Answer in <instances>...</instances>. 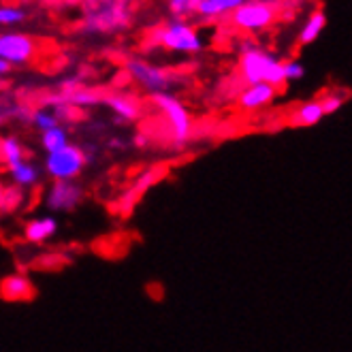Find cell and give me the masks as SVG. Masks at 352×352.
<instances>
[{"instance_id":"1","label":"cell","mask_w":352,"mask_h":352,"mask_svg":"<svg viewBox=\"0 0 352 352\" xmlns=\"http://www.w3.org/2000/svg\"><path fill=\"white\" fill-rule=\"evenodd\" d=\"M239 77L245 86H254V84H269L276 90L282 88L284 81V62L265 52L258 45L252 43H243L241 45V56H239Z\"/></svg>"},{"instance_id":"2","label":"cell","mask_w":352,"mask_h":352,"mask_svg":"<svg viewBox=\"0 0 352 352\" xmlns=\"http://www.w3.org/2000/svg\"><path fill=\"white\" fill-rule=\"evenodd\" d=\"M131 5L129 0H92L84 17V30L90 34H111L129 26Z\"/></svg>"},{"instance_id":"3","label":"cell","mask_w":352,"mask_h":352,"mask_svg":"<svg viewBox=\"0 0 352 352\" xmlns=\"http://www.w3.org/2000/svg\"><path fill=\"white\" fill-rule=\"evenodd\" d=\"M152 41L162 50L173 54H186V56H195L205 47L199 30L192 24L184 22V19H171L164 26L156 28L152 32Z\"/></svg>"},{"instance_id":"4","label":"cell","mask_w":352,"mask_h":352,"mask_svg":"<svg viewBox=\"0 0 352 352\" xmlns=\"http://www.w3.org/2000/svg\"><path fill=\"white\" fill-rule=\"evenodd\" d=\"M156 109L162 113L164 122H167V129L171 135V141L175 148H184L186 143L190 141L192 137V118L190 111L186 109L184 102L171 94V92H164V94H154L152 96Z\"/></svg>"},{"instance_id":"5","label":"cell","mask_w":352,"mask_h":352,"mask_svg":"<svg viewBox=\"0 0 352 352\" xmlns=\"http://www.w3.org/2000/svg\"><path fill=\"white\" fill-rule=\"evenodd\" d=\"M88 156L79 146H65L62 150L50 152L45 156V173L54 179V182H75L81 173H84L86 164H88Z\"/></svg>"},{"instance_id":"6","label":"cell","mask_w":352,"mask_h":352,"mask_svg":"<svg viewBox=\"0 0 352 352\" xmlns=\"http://www.w3.org/2000/svg\"><path fill=\"white\" fill-rule=\"evenodd\" d=\"M126 73L131 75V79L141 90H146L152 96L171 92L173 84H175L173 73H169L167 69H162V67L154 65V62H148L143 58H129Z\"/></svg>"},{"instance_id":"7","label":"cell","mask_w":352,"mask_h":352,"mask_svg":"<svg viewBox=\"0 0 352 352\" xmlns=\"http://www.w3.org/2000/svg\"><path fill=\"white\" fill-rule=\"evenodd\" d=\"M278 19V9L269 0H245L231 13V24L243 32H261L272 28Z\"/></svg>"},{"instance_id":"8","label":"cell","mask_w":352,"mask_h":352,"mask_svg":"<svg viewBox=\"0 0 352 352\" xmlns=\"http://www.w3.org/2000/svg\"><path fill=\"white\" fill-rule=\"evenodd\" d=\"M38 54V43L26 32H0V60L13 67H24Z\"/></svg>"},{"instance_id":"9","label":"cell","mask_w":352,"mask_h":352,"mask_svg":"<svg viewBox=\"0 0 352 352\" xmlns=\"http://www.w3.org/2000/svg\"><path fill=\"white\" fill-rule=\"evenodd\" d=\"M86 199V190L84 186L77 182H54L47 195H45V205L47 210L54 214H67L73 212L77 207L84 203Z\"/></svg>"},{"instance_id":"10","label":"cell","mask_w":352,"mask_h":352,"mask_svg":"<svg viewBox=\"0 0 352 352\" xmlns=\"http://www.w3.org/2000/svg\"><path fill=\"white\" fill-rule=\"evenodd\" d=\"M162 175V171L160 169H148V171H143L137 179H135V184L131 186L129 190H124L122 195H120V199H118V214L122 216V218H126V216H131V212L135 210V205L139 203V197L146 192L150 186H154L156 184V179Z\"/></svg>"},{"instance_id":"11","label":"cell","mask_w":352,"mask_h":352,"mask_svg":"<svg viewBox=\"0 0 352 352\" xmlns=\"http://www.w3.org/2000/svg\"><path fill=\"white\" fill-rule=\"evenodd\" d=\"M276 96H278V90L274 86H269V84L245 86L239 92L237 105L243 111H258V109H265V107L272 105V102L276 100Z\"/></svg>"},{"instance_id":"12","label":"cell","mask_w":352,"mask_h":352,"mask_svg":"<svg viewBox=\"0 0 352 352\" xmlns=\"http://www.w3.org/2000/svg\"><path fill=\"white\" fill-rule=\"evenodd\" d=\"M102 105H107L120 122H137L141 118V102L137 96L126 92H116L102 96Z\"/></svg>"},{"instance_id":"13","label":"cell","mask_w":352,"mask_h":352,"mask_svg":"<svg viewBox=\"0 0 352 352\" xmlns=\"http://www.w3.org/2000/svg\"><path fill=\"white\" fill-rule=\"evenodd\" d=\"M32 295H34V288L30 280L22 274L7 276L0 282V297L5 301H28L32 299Z\"/></svg>"},{"instance_id":"14","label":"cell","mask_w":352,"mask_h":352,"mask_svg":"<svg viewBox=\"0 0 352 352\" xmlns=\"http://www.w3.org/2000/svg\"><path fill=\"white\" fill-rule=\"evenodd\" d=\"M56 100L71 109H92L96 105H102V96L88 88H69L62 94H54Z\"/></svg>"},{"instance_id":"15","label":"cell","mask_w":352,"mask_h":352,"mask_svg":"<svg viewBox=\"0 0 352 352\" xmlns=\"http://www.w3.org/2000/svg\"><path fill=\"white\" fill-rule=\"evenodd\" d=\"M58 233V220L56 216H41V218H32L26 229H24V237L30 243H45L50 239H54Z\"/></svg>"},{"instance_id":"16","label":"cell","mask_w":352,"mask_h":352,"mask_svg":"<svg viewBox=\"0 0 352 352\" xmlns=\"http://www.w3.org/2000/svg\"><path fill=\"white\" fill-rule=\"evenodd\" d=\"M243 3L245 0H201L197 7V15L205 19V22H212V19H222L231 15Z\"/></svg>"},{"instance_id":"17","label":"cell","mask_w":352,"mask_h":352,"mask_svg":"<svg viewBox=\"0 0 352 352\" xmlns=\"http://www.w3.org/2000/svg\"><path fill=\"white\" fill-rule=\"evenodd\" d=\"M9 177H11V186H15V188L30 190L41 179V169L36 167L34 162L24 160V162H19V164H15V167L9 169Z\"/></svg>"},{"instance_id":"18","label":"cell","mask_w":352,"mask_h":352,"mask_svg":"<svg viewBox=\"0 0 352 352\" xmlns=\"http://www.w3.org/2000/svg\"><path fill=\"white\" fill-rule=\"evenodd\" d=\"M322 118H324V113H322V107H320V100H307L291 113V124H293V126H299V129L316 126Z\"/></svg>"},{"instance_id":"19","label":"cell","mask_w":352,"mask_h":352,"mask_svg":"<svg viewBox=\"0 0 352 352\" xmlns=\"http://www.w3.org/2000/svg\"><path fill=\"white\" fill-rule=\"evenodd\" d=\"M0 160L7 164V169L15 167V164L26 160V150L22 146V141L13 135H7L0 139Z\"/></svg>"},{"instance_id":"20","label":"cell","mask_w":352,"mask_h":352,"mask_svg":"<svg viewBox=\"0 0 352 352\" xmlns=\"http://www.w3.org/2000/svg\"><path fill=\"white\" fill-rule=\"evenodd\" d=\"M324 26H327V15H324L322 11H314L312 15H309V17L305 19L303 26H301V30H299V43H301V45L314 43V41L322 34Z\"/></svg>"},{"instance_id":"21","label":"cell","mask_w":352,"mask_h":352,"mask_svg":"<svg viewBox=\"0 0 352 352\" xmlns=\"http://www.w3.org/2000/svg\"><path fill=\"white\" fill-rule=\"evenodd\" d=\"M69 143H71V135L62 124H58V126H54L45 133H41V148L45 150V154L62 150L65 146H69Z\"/></svg>"},{"instance_id":"22","label":"cell","mask_w":352,"mask_h":352,"mask_svg":"<svg viewBox=\"0 0 352 352\" xmlns=\"http://www.w3.org/2000/svg\"><path fill=\"white\" fill-rule=\"evenodd\" d=\"M26 9L24 7H19V5H0V26H17V24H22L26 22Z\"/></svg>"},{"instance_id":"23","label":"cell","mask_w":352,"mask_h":352,"mask_svg":"<svg viewBox=\"0 0 352 352\" xmlns=\"http://www.w3.org/2000/svg\"><path fill=\"white\" fill-rule=\"evenodd\" d=\"M58 124H60V120H58L56 113H54L52 109H47V107H43V109H34V111H32V126H36V131H41V133H45V131L58 126Z\"/></svg>"},{"instance_id":"24","label":"cell","mask_w":352,"mask_h":352,"mask_svg":"<svg viewBox=\"0 0 352 352\" xmlns=\"http://www.w3.org/2000/svg\"><path fill=\"white\" fill-rule=\"evenodd\" d=\"M26 192L22 188H15V186H7L5 188V197H3V205H0V212H17L24 203Z\"/></svg>"},{"instance_id":"25","label":"cell","mask_w":352,"mask_h":352,"mask_svg":"<svg viewBox=\"0 0 352 352\" xmlns=\"http://www.w3.org/2000/svg\"><path fill=\"white\" fill-rule=\"evenodd\" d=\"M201 0H169V11L175 19H184L192 13H197Z\"/></svg>"},{"instance_id":"26","label":"cell","mask_w":352,"mask_h":352,"mask_svg":"<svg viewBox=\"0 0 352 352\" xmlns=\"http://www.w3.org/2000/svg\"><path fill=\"white\" fill-rule=\"evenodd\" d=\"M305 75V67L299 60H286L284 62V81H299Z\"/></svg>"},{"instance_id":"27","label":"cell","mask_w":352,"mask_h":352,"mask_svg":"<svg viewBox=\"0 0 352 352\" xmlns=\"http://www.w3.org/2000/svg\"><path fill=\"white\" fill-rule=\"evenodd\" d=\"M320 107L324 116L338 113L344 107V96L342 94H327L324 98H320Z\"/></svg>"},{"instance_id":"28","label":"cell","mask_w":352,"mask_h":352,"mask_svg":"<svg viewBox=\"0 0 352 352\" xmlns=\"http://www.w3.org/2000/svg\"><path fill=\"white\" fill-rule=\"evenodd\" d=\"M133 143H135L137 148H146V146H148V137H146V135H137V137L133 139Z\"/></svg>"},{"instance_id":"29","label":"cell","mask_w":352,"mask_h":352,"mask_svg":"<svg viewBox=\"0 0 352 352\" xmlns=\"http://www.w3.org/2000/svg\"><path fill=\"white\" fill-rule=\"evenodd\" d=\"M11 73V67L7 65V62H3V60H0V81H3L7 75Z\"/></svg>"},{"instance_id":"30","label":"cell","mask_w":352,"mask_h":352,"mask_svg":"<svg viewBox=\"0 0 352 352\" xmlns=\"http://www.w3.org/2000/svg\"><path fill=\"white\" fill-rule=\"evenodd\" d=\"M5 188H7V186H5V182H0V205H3V197H5Z\"/></svg>"},{"instance_id":"31","label":"cell","mask_w":352,"mask_h":352,"mask_svg":"<svg viewBox=\"0 0 352 352\" xmlns=\"http://www.w3.org/2000/svg\"><path fill=\"white\" fill-rule=\"evenodd\" d=\"M58 3H62V5H77V3H81V0H58Z\"/></svg>"}]
</instances>
